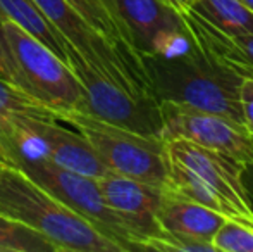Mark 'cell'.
Listing matches in <instances>:
<instances>
[{"instance_id": "cell-5", "label": "cell", "mask_w": 253, "mask_h": 252, "mask_svg": "<svg viewBox=\"0 0 253 252\" xmlns=\"http://www.w3.org/2000/svg\"><path fill=\"white\" fill-rule=\"evenodd\" d=\"M5 161L24 171L62 204L88 219L103 235L123 247L124 252L141 251L140 240L133 230L123 216L105 202L97 178L60 168L37 149H14Z\"/></svg>"}, {"instance_id": "cell-25", "label": "cell", "mask_w": 253, "mask_h": 252, "mask_svg": "<svg viewBox=\"0 0 253 252\" xmlns=\"http://www.w3.org/2000/svg\"><path fill=\"white\" fill-rule=\"evenodd\" d=\"M2 42H3V33H2V26H0V47H2Z\"/></svg>"}, {"instance_id": "cell-1", "label": "cell", "mask_w": 253, "mask_h": 252, "mask_svg": "<svg viewBox=\"0 0 253 252\" xmlns=\"http://www.w3.org/2000/svg\"><path fill=\"white\" fill-rule=\"evenodd\" d=\"M166 189L193 199L224 218L253 226V201L243 180V162L183 138L166 140Z\"/></svg>"}, {"instance_id": "cell-11", "label": "cell", "mask_w": 253, "mask_h": 252, "mask_svg": "<svg viewBox=\"0 0 253 252\" xmlns=\"http://www.w3.org/2000/svg\"><path fill=\"white\" fill-rule=\"evenodd\" d=\"M12 123L24 140H33L38 151L60 168L91 178H100L110 171L78 130H67L55 119L37 116H16Z\"/></svg>"}, {"instance_id": "cell-14", "label": "cell", "mask_w": 253, "mask_h": 252, "mask_svg": "<svg viewBox=\"0 0 253 252\" xmlns=\"http://www.w3.org/2000/svg\"><path fill=\"white\" fill-rule=\"evenodd\" d=\"M16 116H37V118L59 121L52 109L37 102L30 95L21 92L19 88L10 85L9 81L0 78V151H2L3 161L7 159L10 151L24 147L28 142L14 128L12 119Z\"/></svg>"}, {"instance_id": "cell-24", "label": "cell", "mask_w": 253, "mask_h": 252, "mask_svg": "<svg viewBox=\"0 0 253 252\" xmlns=\"http://www.w3.org/2000/svg\"><path fill=\"white\" fill-rule=\"evenodd\" d=\"M241 2H243V3H245V5H247V7H248V9H250V10H252V12H253V0H241Z\"/></svg>"}, {"instance_id": "cell-13", "label": "cell", "mask_w": 253, "mask_h": 252, "mask_svg": "<svg viewBox=\"0 0 253 252\" xmlns=\"http://www.w3.org/2000/svg\"><path fill=\"white\" fill-rule=\"evenodd\" d=\"M226 219L213 209L169 189H164L162 202L157 212L160 232L193 237L207 242L212 240L213 233Z\"/></svg>"}, {"instance_id": "cell-15", "label": "cell", "mask_w": 253, "mask_h": 252, "mask_svg": "<svg viewBox=\"0 0 253 252\" xmlns=\"http://www.w3.org/2000/svg\"><path fill=\"white\" fill-rule=\"evenodd\" d=\"M0 21L14 23L67 62V49L71 45L35 0H0Z\"/></svg>"}, {"instance_id": "cell-6", "label": "cell", "mask_w": 253, "mask_h": 252, "mask_svg": "<svg viewBox=\"0 0 253 252\" xmlns=\"http://www.w3.org/2000/svg\"><path fill=\"white\" fill-rule=\"evenodd\" d=\"M62 38L91 67L140 97H153L145 57L124 50L66 0H35Z\"/></svg>"}, {"instance_id": "cell-16", "label": "cell", "mask_w": 253, "mask_h": 252, "mask_svg": "<svg viewBox=\"0 0 253 252\" xmlns=\"http://www.w3.org/2000/svg\"><path fill=\"white\" fill-rule=\"evenodd\" d=\"M190 9L227 35L253 33V12L241 0H193Z\"/></svg>"}, {"instance_id": "cell-18", "label": "cell", "mask_w": 253, "mask_h": 252, "mask_svg": "<svg viewBox=\"0 0 253 252\" xmlns=\"http://www.w3.org/2000/svg\"><path fill=\"white\" fill-rule=\"evenodd\" d=\"M0 252H59L42 233L0 212Z\"/></svg>"}, {"instance_id": "cell-17", "label": "cell", "mask_w": 253, "mask_h": 252, "mask_svg": "<svg viewBox=\"0 0 253 252\" xmlns=\"http://www.w3.org/2000/svg\"><path fill=\"white\" fill-rule=\"evenodd\" d=\"M66 2L69 3V5H73L91 26H95L98 31L107 35V37L112 42H116L119 47H123L124 50L131 52V54L141 55L140 50L134 47L129 31L126 30L123 21L114 16V14L103 5L102 0H66ZM141 57H143V55H141Z\"/></svg>"}, {"instance_id": "cell-21", "label": "cell", "mask_w": 253, "mask_h": 252, "mask_svg": "<svg viewBox=\"0 0 253 252\" xmlns=\"http://www.w3.org/2000/svg\"><path fill=\"white\" fill-rule=\"evenodd\" d=\"M243 180H245V185H247L248 192H250V197H253V164L245 168Z\"/></svg>"}, {"instance_id": "cell-3", "label": "cell", "mask_w": 253, "mask_h": 252, "mask_svg": "<svg viewBox=\"0 0 253 252\" xmlns=\"http://www.w3.org/2000/svg\"><path fill=\"white\" fill-rule=\"evenodd\" d=\"M145 66L157 102L191 105L245 126L240 107L243 78L210 62L197 47L174 57L145 55Z\"/></svg>"}, {"instance_id": "cell-20", "label": "cell", "mask_w": 253, "mask_h": 252, "mask_svg": "<svg viewBox=\"0 0 253 252\" xmlns=\"http://www.w3.org/2000/svg\"><path fill=\"white\" fill-rule=\"evenodd\" d=\"M240 107L247 131L253 137V78H243L240 83Z\"/></svg>"}, {"instance_id": "cell-19", "label": "cell", "mask_w": 253, "mask_h": 252, "mask_svg": "<svg viewBox=\"0 0 253 252\" xmlns=\"http://www.w3.org/2000/svg\"><path fill=\"white\" fill-rule=\"evenodd\" d=\"M210 244L215 252H253V226L226 219L213 233Z\"/></svg>"}, {"instance_id": "cell-4", "label": "cell", "mask_w": 253, "mask_h": 252, "mask_svg": "<svg viewBox=\"0 0 253 252\" xmlns=\"http://www.w3.org/2000/svg\"><path fill=\"white\" fill-rule=\"evenodd\" d=\"M9 52L5 81L57 114L83 112L84 94L80 80L66 61L9 21H0Z\"/></svg>"}, {"instance_id": "cell-9", "label": "cell", "mask_w": 253, "mask_h": 252, "mask_svg": "<svg viewBox=\"0 0 253 252\" xmlns=\"http://www.w3.org/2000/svg\"><path fill=\"white\" fill-rule=\"evenodd\" d=\"M164 140L183 138L197 145L224 152L245 168L253 164V137L247 128L224 116L177 104L170 101L159 102Z\"/></svg>"}, {"instance_id": "cell-2", "label": "cell", "mask_w": 253, "mask_h": 252, "mask_svg": "<svg viewBox=\"0 0 253 252\" xmlns=\"http://www.w3.org/2000/svg\"><path fill=\"white\" fill-rule=\"evenodd\" d=\"M0 212L37 230L59 252H124L88 219L3 159H0Z\"/></svg>"}, {"instance_id": "cell-23", "label": "cell", "mask_w": 253, "mask_h": 252, "mask_svg": "<svg viewBox=\"0 0 253 252\" xmlns=\"http://www.w3.org/2000/svg\"><path fill=\"white\" fill-rule=\"evenodd\" d=\"M102 2H103V5H105L107 9H109L110 12L114 14V16L119 17V16H117V12H116V7H114V0H102ZM119 19H121V17H119ZM123 24H124V23H123ZM126 30H127V28H126Z\"/></svg>"}, {"instance_id": "cell-26", "label": "cell", "mask_w": 253, "mask_h": 252, "mask_svg": "<svg viewBox=\"0 0 253 252\" xmlns=\"http://www.w3.org/2000/svg\"><path fill=\"white\" fill-rule=\"evenodd\" d=\"M0 159H2V151H0Z\"/></svg>"}, {"instance_id": "cell-7", "label": "cell", "mask_w": 253, "mask_h": 252, "mask_svg": "<svg viewBox=\"0 0 253 252\" xmlns=\"http://www.w3.org/2000/svg\"><path fill=\"white\" fill-rule=\"evenodd\" d=\"M59 121L69 123L90 142L102 162L114 173L148 185L167 187L166 140L100 121L84 112H60Z\"/></svg>"}, {"instance_id": "cell-10", "label": "cell", "mask_w": 253, "mask_h": 252, "mask_svg": "<svg viewBox=\"0 0 253 252\" xmlns=\"http://www.w3.org/2000/svg\"><path fill=\"white\" fill-rule=\"evenodd\" d=\"M114 7L143 57H174L195 47L181 12L166 0H114Z\"/></svg>"}, {"instance_id": "cell-8", "label": "cell", "mask_w": 253, "mask_h": 252, "mask_svg": "<svg viewBox=\"0 0 253 252\" xmlns=\"http://www.w3.org/2000/svg\"><path fill=\"white\" fill-rule=\"evenodd\" d=\"M67 64L83 87L84 114L141 135L160 137L162 119L155 99L140 97L126 90L91 67L73 47L67 49Z\"/></svg>"}, {"instance_id": "cell-22", "label": "cell", "mask_w": 253, "mask_h": 252, "mask_svg": "<svg viewBox=\"0 0 253 252\" xmlns=\"http://www.w3.org/2000/svg\"><path fill=\"white\" fill-rule=\"evenodd\" d=\"M167 3H170V5L174 7V9L177 10H184L186 7H190V3L193 2V0H166Z\"/></svg>"}, {"instance_id": "cell-12", "label": "cell", "mask_w": 253, "mask_h": 252, "mask_svg": "<svg viewBox=\"0 0 253 252\" xmlns=\"http://www.w3.org/2000/svg\"><path fill=\"white\" fill-rule=\"evenodd\" d=\"M97 185L107 204L123 216L138 237L141 251H147L148 240L160 233L157 212L162 202L164 189L114 171L97 178Z\"/></svg>"}]
</instances>
